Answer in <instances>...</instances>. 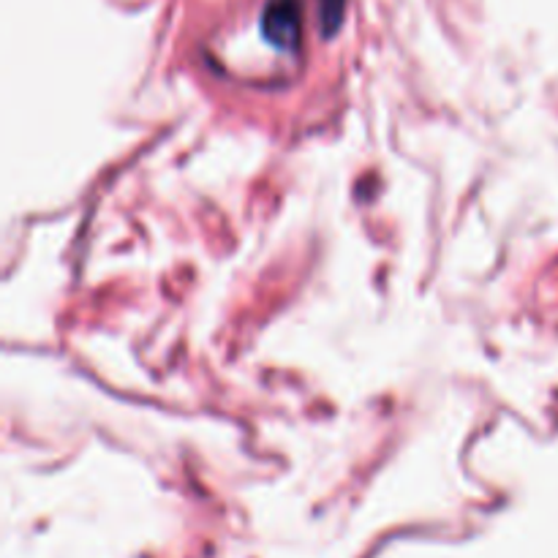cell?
Here are the masks:
<instances>
[{
	"instance_id": "1",
	"label": "cell",
	"mask_w": 558,
	"mask_h": 558,
	"mask_svg": "<svg viewBox=\"0 0 558 558\" xmlns=\"http://www.w3.org/2000/svg\"><path fill=\"white\" fill-rule=\"evenodd\" d=\"M305 0H267L262 9V36L283 52H298L303 44Z\"/></svg>"
},
{
	"instance_id": "2",
	"label": "cell",
	"mask_w": 558,
	"mask_h": 558,
	"mask_svg": "<svg viewBox=\"0 0 558 558\" xmlns=\"http://www.w3.org/2000/svg\"><path fill=\"white\" fill-rule=\"evenodd\" d=\"M316 9H319V22L322 33L332 36L338 31L343 20V9H347V0H316Z\"/></svg>"
}]
</instances>
